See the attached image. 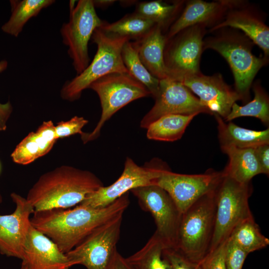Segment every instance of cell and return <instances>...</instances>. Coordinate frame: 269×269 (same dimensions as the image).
Masks as SVG:
<instances>
[{"instance_id":"1","label":"cell","mask_w":269,"mask_h":269,"mask_svg":"<svg viewBox=\"0 0 269 269\" xmlns=\"http://www.w3.org/2000/svg\"><path fill=\"white\" fill-rule=\"evenodd\" d=\"M127 192L108 206L100 208L78 204L73 208L35 211L31 225L66 254L98 227L123 214L130 204Z\"/></svg>"},{"instance_id":"2","label":"cell","mask_w":269,"mask_h":269,"mask_svg":"<svg viewBox=\"0 0 269 269\" xmlns=\"http://www.w3.org/2000/svg\"><path fill=\"white\" fill-rule=\"evenodd\" d=\"M103 186L92 172L62 165L42 174L30 189L26 199L34 212L67 209L80 204Z\"/></svg>"},{"instance_id":"3","label":"cell","mask_w":269,"mask_h":269,"mask_svg":"<svg viewBox=\"0 0 269 269\" xmlns=\"http://www.w3.org/2000/svg\"><path fill=\"white\" fill-rule=\"evenodd\" d=\"M217 30V34L204 39L203 49H212L226 59L234 77V89L244 102H248L254 78L267 64L268 58L252 53L254 43L244 33L226 27Z\"/></svg>"},{"instance_id":"4","label":"cell","mask_w":269,"mask_h":269,"mask_svg":"<svg viewBox=\"0 0 269 269\" xmlns=\"http://www.w3.org/2000/svg\"><path fill=\"white\" fill-rule=\"evenodd\" d=\"M216 211L214 191L201 197L182 214L175 249L192 262L201 263L209 253Z\"/></svg>"},{"instance_id":"5","label":"cell","mask_w":269,"mask_h":269,"mask_svg":"<svg viewBox=\"0 0 269 269\" xmlns=\"http://www.w3.org/2000/svg\"><path fill=\"white\" fill-rule=\"evenodd\" d=\"M91 38L97 46L96 53L81 73L63 85L60 93L63 99L69 101L78 99L93 82L110 73H129L122 57V48L130 40L129 38L108 34L100 27L94 30Z\"/></svg>"},{"instance_id":"6","label":"cell","mask_w":269,"mask_h":269,"mask_svg":"<svg viewBox=\"0 0 269 269\" xmlns=\"http://www.w3.org/2000/svg\"><path fill=\"white\" fill-rule=\"evenodd\" d=\"M252 191L251 182L241 183L223 173L215 190V228L208 254L227 241L238 225L253 217L249 205Z\"/></svg>"},{"instance_id":"7","label":"cell","mask_w":269,"mask_h":269,"mask_svg":"<svg viewBox=\"0 0 269 269\" xmlns=\"http://www.w3.org/2000/svg\"><path fill=\"white\" fill-rule=\"evenodd\" d=\"M89 88L98 95L102 113L94 129L81 135L84 143L97 139L105 123L120 109L134 100L151 95L148 90L129 73H110L95 81Z\"/></svg>"},{"instance_id":"8","label":"cell","mask_w":269,"mask_h":269,"mask_svg":"<svg viewBox=\"0 0 269 269\" xmlns=\"http://www.w3.org/2000/svg\"><path fill=\"white\" fill-rule=\"evenodd\" d=\"M206 27L203 24L191 26L166 41L164 62L168 78L180 82L200 72V61Z\"/></svg>"},{"instance_id":"9","label":"cell","mask_w":269,"mask_h":269,"mask_svg":"<svg viewBox=\"0 0 269 269\" xmlns=\"http://www.w3.org/2000/svg\"><path fill=\"white\" fill-rule=\"evenodd\" d=\"M103 21L98 16L92 0H80L70 12L68 22L62 26L63 42L68 47V53L77 75L89 65L88 42Z\"/></svg>"},{"instance_id":"10","label":"cell","mask_w":269,"mask_h":269,"mask_svg":"<svg viewBox=\"0 0 269 269\" xmlns=\"http://www.w3.org/2000/svg\"><path fill=\"white\" fill-rule=\"evenodd\" d=\"M168 169L158 159L141 166L128 157L123 171L116 181L91 193L79 204L94 208L105 207L134 189L155 184L156 180Z\"/></svg>"},{"instance_id":"11","label":"cell","mask_w":269,"mask_h":269,"mask_svg":"<svg viewBox=\"0 0 269 269\" xmlns=\"http://www.w3.org/2000/svg\"><path fill=\"white\" fill-rule=\"evenodd\" d=\"M123 214L95 229L81 243L66 254L73 266L87 269H108L116 252Z\"/></svg>"},{"instance_id":"12","label":"cell","mask_w":269,"mask_h":269,"mask_svg":"<svg viewBox=\"0 0 269 269\" xmlns=\"http://www.w3.org/2000/svg\"><path fill=\"white\" fill-rule=\"evenodd\" d=\"M131 192L141 209L151 214L156 226L154 233L164 248H175L182 214L171 196L156 184L138 187Z\"/></svg>"},{"instance_id":"13","label":"cell","mask_w":269,"mask_h":269,"mask_svg":"<svg viewBox=\"0 0 269 269\" xmlns=\"http://www.w3.org/2000/svg\"><path fill=\"white\" fill-rule=\"evenodd\" d=\"M222 171L213 169L199 174H185L165 171L155 184L164 189L182 214L204 195L214 191L220 182Z\"/></svg>"},{"instance_id":"14","label":"cell","mask_w":269,"mask_h":269,"mask_svg":"<svg viewBox=\"0 0 269 269\" xmlns=\"http://www.w3.org/2000/svg\"><path fill=\"white\" fill-rule=\"evenodd\" d=\"M155 103L140 121L143 129L162 116L168 115H212L199 99L181 82L166 78L159 80Z\"/></svg>"},{"instance_id":"15","label":"cell","mask_w":269,"mask_h":269,"mask_svg":"<svg viewBox=\"0 0 269 269\" xmlns=\"http://www.w3.org/2000/svg\"><path fill=\"white\" fill-rule=\"evenodd\" d=\"M180 82L197 95L201 103L212 115H218L224 120L230 113L233 105L242 100L239 94L225 82L220 73L207 76L200 72Z\"/></svg>"},{"instance_id":"16","label":"cell","mask_w":269,"mask_h":269,"mask_svg":"<svg viewBox=\"0 0 269 269\" xmlns=\"http://www.w3.org/2000/svg\"><path fill=\"white\" fill-rule=\"evenodd\" d=\"M10 197L15 204L14 212L0 214V253L22 260L34 209L26 199L19 194L12 193Z\"/></svg>"},{"instance_id":"17","label":"cell","mask_w":269,"mask_h":269,"mask_svg":"<svg viewBox=\"0 0 269 269\" xmlns=\"http://www.w3.org/2000/svg\"><path fill=\"white\" fill-rule=\"evenodd\" d=\"M22 262L29 269H69L73 266L66 254L32 225L24 244Z\"/></svg>"},{"instance_id":"18","label":"cell","mask_w":269,"mask_h":269,"mask_svg":"<svg viewBox=\"0 0 269 269\" xmlns=\"http://www.w3.org/2000/svg\"><path fill=\"white\" fill-rule=\"evenodd\" d=\"M238 1L218 0L205 1L192 0L186 4L179 17L165 35L166 41L183 29L191 26L203 24L211 27L219 22L227 11Z\"/></svg>"},{"instance_id":"19","label":"cell","mask_w":269,"mask_h":269,"mask_svg":"<svg viewBox=\"0 0 269 269\" xmlns=\"http://www.w3.org/2000/svg\"><path fill=\"white\" fill-rule=\"evenodd\" d=\"M239 1L226 12L223 18L211 27L210 32L225 27L241 30L254 44L263 51L264 56L269 55V28L259 15L251 10L240 6Z\"/></svg>"},{"instance_id":"20","label":"cell","mask_w":269,"mask_h":269,"mask_svg":"<svg viewBox=\"0 0 269 269\" xmlns=\"http://www.w3.org/2000/svg\"><path fill=\"white\" fill-rule=\"evenodd\" d=\"M57 140L53 122H43L36 132L29 133L17 145L11 157L17 164H28L47 154Z\"/></svg>"},{"instance_id":"21","label":"cell","mask_w":269,"mask_h":269,"mask_svg":"<svg viewBox=\"0 0 269 269\" xmlns=\"http://www.w3.org/2000/svg\"><path fill=\"white\" fill-rule=\"evenodd\" d=\"M166 42L161 27L156 24L145 35L133 42L143 65L159 80L168 78L164 62Z\"/></svg>"},{"instance_id":"22","label":"cell","mask_w":269,"mask_h":269,"mask_svg":"<svg viewBox=\"0 0 269 269\" xmlns=\"http://www.w3.org/2000/svg\"><path fill=\"white\" fill-rule=\"evenodd\" d=\"M218 124V138L221 147L233 146L239 148H255L269 143V129L255 131L240 127L231 122L226 123L214 115Z\"/></svg>"},{"instance_id":"23","label":"cell","mask_w":269,"mask_h":269,"mask_svg":"<svg viewBox=\"0 0 269 269\" xmlns=\"http://www.w3.org/2000/svg\"><path fill=\"white\" fill-rule=\"evenodd\" d=\"M229 157V162L222 171L224 175L241 183H250L256 175L262 174L254 148L222 147Z\"/></svg>"},{"instance_id":"24","label":"cell","mask_w":269,"mask_h":269,"mask_svg":"<svg viewBox=\"0 0 269 269\" xmlns=\"http://www.w3.org/2000/svg\"><path fill=\"white\" fill-rule=\"evenodd\" d=\"M197 114L168 115L151 123L146 129V136L151 140L174 141L180 139Z\"/></svg>"},{"instance_id":"25","label":"cell","mask_w":269,"mask_h":269,"mask_svg":"<svg viewBox=\"0 0 269 269\" xmlns=\"http://www.w3.org/2000/svg\"><path fill=\"white\" fill-rule=\"evenodd\" d=\"M53 0H11V14L2 26L4 33L17 37L26 23L36 16L44 8L51 5Z\"/></svg>"},{"instance_id":"26","label":"cell","mask_w":269,"mask_h":269,"mask_svg":"<svg viewBox=\"0 0 269 269\" xmlns=\"http://www.w3.org/2000/svg\"><path fill=\"white\" fill-rule=\"evenodd\" d=\"M164 246L154 233L139 251L126 258L133 269H172L163 256Z\"/></svg>"},{"instance_id":"27","label":"cell","mask_w":269,"mask_h":269,"mask_svg":"<svg viewBox=\"0 0 269 269\" xmlns=\"http://www.w3.org/2000/svg\"><path fill=\"white\" fill-rule=\"evenodd\" d=\"M155 24L151 20L134 12L112 23L103 21L99 27L108 34L137 40L148 32Z\"/></svg>"},{"instance_id":"28","label":"cell","mask_w":269,"mask_h":269,"mask_svg":"<svg viewBox=\"0 0 269 269\" xmlns=\"http://www.w3.org/2000/svg\"><path fill=\"white\" fill-rule=\"evenodd\" d=\"M254 98L253 100L244 106H239L235 103L230 112L224 120L225 122L241 117H254L261 120L266 125L269 124V98L259 82L253 85Z\"/></svg>"},{"instance_id":"29","label":"cell","mask_w":269,"mask_h":269,"mask_svg":"<svg viewBox=\"0 0 269 269\" xmlns=\"http://www.w3.org/2000/svg\"><path fill=\"white\" fill-rule=\"evenodd\" d=\"M228 240L248 254L264 249L269 244V240L262 234L253 217L238 225Z\"/></svg>"},{"instance_id":"30","label":"cell","mask_w":269,"mask_h":269,"mask_svg":"<svg viewBox=\"0 0 269 269\" xmlns=\"http://www.w3.org/2000/svg\"><path fill=\"white\" fill-rule=\"evenodd\" d=\"M122 57L129 73L142 83L155 98L159 90V80L153 76L143 65L133 42L129 40L124 44Z\"/></svg>"},{"instance_id":"31","label":"cell","mask_w":269,"mask_h":269,"mask_svg":"<svg viewBox=\"0 0 269 269\" xmlns=\"http://www.w3.org/2000/svg\"><path fill=\"white\" fill-rule=\"evenodd\" d=\"M183 1L167 3L161 0L139 3L135 13L160 25L162 30L173 20L182 7Z\"/></svg>"},{"instance_id":"32","label":"cell","mask_w":269,"mask_h":269,"mask_svg":"<svg viewBox=\"0 0 269 269\" xmlns=\"http://www.w3.org/2000/svg\"><path fill=\"white\" fill-rule=\"evenodd\" d=\"M88 123V120L78 116H74L67 121H61L55 126L56 137L58 139L76 134L81 135L84 133L82 129Z\"/></svg>"},{"instance_id":"33","label":"cell","mask_w":269,"mask_h":269,"mask_svg":"<svg viewBox=\"0 0 269 269\" xmlns=\"http://www.w3.org/2000/svg\"><path fill=\"white\" fill-rule=\"evenodd\" d=\"M163 256L169 262L172 269H202L201 263L190 261L175 248H164Z\"/></svg>"},{"instance_id":"34","label":"cell","mask_w":269,"mask_h":269,"mask_svg":"<svg viewBox=\"0 0 269 269\" xmlns=\"http://www.w3.org/2000/svg\"><path fill=\"white\" fill-rule=\"evenodd\" d=\"M248 254L235 244L227 241L225 265L226 269H242Z\"/></svg>"},{"instance_id":"35","label":"cell","mask_w":269,"mask_h":269,"mask_svg":"<svg viewBox=\"0 0 269 269\" xmlns=\"http://www.w3.org/2000/svg\"><path fill=\"white\" fill-rule=\"evenodd\" d=\"M227 241L206 256L201 262L202 269H226L225 255Z\"/></svg>"},{"instance_id":"36","label":"cell","mask_w":269,"mask_h":269,"mask_svg":"<svg viewBox=\"0 0 269 269\" xmlns=\"http://www.w3.org/2000/svg\"><path fill=\"white\" fill-rule=\"evenodd\" d=\"M7 67L6 60L0 61V73L4 71ZM12 111V107L10 102L5 104L0 103V131H5L7 128V122Z\"/></svg>"},{"instance_id":"37","label":"cell","mask_w":269,"mask_h":269,"mask_svg":"<svg viewBox=\"0 0 269 269\" xmlns=\"http://www.w3.org/2000/svg\"><path fill=\"white\" fill-rule=\"evenodd\" d=\"M261 167L262 174H269V143L261 145L254 148Z\"/></svg>"},{"instance_id":"38","label":"cell","mask_w":269,"mask_h":269,"mask_svg":"<svg viewBox=\"0 0 269 269\" xmlns=\"http://www.w3.org/2000/svg\"><path fill=\"white\" fill-rule=\"evenodd\" d=\"M108 269H133L126 260L117 250Z\"/></svg>"},{"instance_id":"39","label":"cell","mask_w":269,"mask_h":269,"mask_svg":"<svg viewBox=\"0 0 269 269\" xmlns=\"http://www.w3.org/2000/svg\"><path fill=\"white\" fill-rule=\"evenodd\" d=\"M92 1L95 7H98L101 8L107 7L116 1L114 0H96Z\"/></svg>"},{"instance_id":"40","label":"cell","mask_w":269,"mask_h":269,"mask_svg":"<svg viewBox=\"0 0 269 269\" xmlns=\"http://www.w3.org/2000/svg\"><path fill=\"white\" fill-rule=\"evenodd\" d=\"M20 269H29L27 266L26 265V264L24 263V262H22L21 268Z\"/></svg>"},{"instance_id":"41","label":"cell","mask_w":269,"mask_h":269,"mask_svg":"<svg viewBox=\"0 0 269 269\" xmlns=\"http://www.w3.org/2000/svg\"><path fill=\"white\" fill-rule=\"evenodd\" d=\"M2 201V197L0 193V204L1 203Z\"/></svg>"},{"instance_id":"42","label":"cell","mask_w":269,"mask_h":269,"mask_svg":"<svg viewBox=\"0 0 269 269\" xmlns=\"http://www.w3.org/2000/svg\"><path fill=\"white\" fill-rule=\"evenodd\" d=\"M0 170H1V166H0Z\"/></svg>"}]
</instances>
